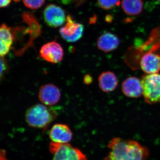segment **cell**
<instances>
[{"mask_svg":"<svg viewBox=\"0 0 160 160\" xmlns=\"http://www.w3.org/2000/svg\"><path fill=\"white\" fill-rule=\"evenodd\" d=\"M108 148L104 160H146L149 156V149L134 140L113 138Z\"/></svg>","mask_w":160,"mask_h":160,"instance_id":"1","label":"cell"},{"mask_svg":"<svg viewBox=\"0 0 160 160\" xmlns=\"http://www.w3.org/2000/svg\"><path fill=\"white\" fill-rule=\"evenodd\" d=\"M57 116V111L53 107L38 104L27 109L25 114V120L29 127L46 129Z\"/></svg>","mask_w":160,"mask_h":160,"instance_id":"2","label":"cell"},{"mask_svg":"<svg viewBox=\"0 0 160 160\" xmlns=\"http://www.w3.org/2000/svg\"><path fill=\"white\" fill-rule=\"evenodd\" d=\"M142 96L150 105L160 102V73L146 74L141 79Z\"/></svg>","mask_w":160,"mask_h":160,"instance_id":"3","label":"cell"},{"mask_svg":"<svg viewBox=\"0 0 160 160\" xmlns=\"http://www.w3.org/2000/svg\"><path fill=\"white\" fill-rule=\"evenodd\" d=\"M49 150L53 156L52 160H88L82 152L69 143L59 144L51 142Z\"/></svg>","mask_w":160,"mask_h":160,"instance_id":"4","label":"cell"},{"mask_svg":"<svg viewBox=\"0 0 160 160\" xmlns=\"http://www.w3.org/2000/svg\"><path fill=\"white\" fill-rule=\"evenodd\" d=\"M84 27L82 24L77 22L71 15L66 18L65 26L60 29L59 32L62 38L68 42H75L80 40L84 33Z\"/></svg>","mask_w":160,"mask_h":160,"instance_id":"5","label":"cell"},{"mask_svg":"<svg viewBox=\"0 0 160 160\" xmlns=\"http://www.w3.org/2000/svg\"><path fill=\"white\" fill-rule=\"evenodd\" d=\"M40 58L52 64H57L62 61L64 52L62 47L55 41L44 44L40 49Z\"/></svg>","mask_w":160,"mask_h":160,"instance_id":"6","label":"cell"},{"mask_svg":"<svg viewBox=\"0 0 160 160\" xmlns=\"http://www.w3.org/2000/svg\"><path fill=\"white\" fill-rule=\"evenodd\" d=\"M43 15L47 25L53 28L62 26L66 21L64 9L54 4H49L46 6L43 11Z\"/></svg>","mask_w":160,"mask_h":160,"instance_id":"7","label":"cell"},{"mask_svg":"<svg viewBox=\"0 0 160 160\" xmlns=\"http://www.w3.org/2000/svg\"><path fill=\"white\" fill-rule=\"evenodd\" d=\"M61 97L60 89L53 84H45L40 88L39 99L41 102L46 106L55 105L60 101Z\"/></svg>","mask_w":160,"mask_h":160,"instance_id":"8","label":"cell"},{"mask_svg":"<svg viewBox=\"0 0 160 160\" xmlns=\"http://www.w3.org/2000/svg\"><path fill=\"white\" fill-rule=\"evenodd\" d=\"M73 134L69 126L66 124L57 123L52 126L49 132L51 142L59 144H67L72 139Z\"/></svg>","mask_w":160,"mask_h":160,"instance_id":"9","label":"cell"},{"mask_svg":"<svg viewBox=\"0 0 160 160\" xmlns=\"http://www.w3.org/2000/svg\"><path fill=\"white\" fill-rule=\"evenodd\" d=\"M140 67L146 74L158 73L160 71V55L153 52L143 54L140 62Z\"/></svg>","mask_w":160,"mask_h":160,"instance_id":"10","label":"cell"},{"mask_svg":"<svg viewBox=\"0 0 160 160\" xmlns=\"http://www.w3.org/2000/svg\"><path fill=\"white\" fill-rule=\"evenodd\" d=\"M122 90L127 97L137 98L142 96L141 79L135 77L127 78L122 84Z\"/></svg>","mask_w":160,"mask_h":160,"instance_id":"11","label":"cell"},{"mask_svg":"<svg viewBox=\"0 0 160 160\" xmlns=\"http://www.w3.org/2000/svg\"><path fill=\"white\" fill-rule=\"evenodd\" d=\"M120 41L117 36L112 32H105L98 39V48L104 52H110L115 50L119 46Z\"/></svg>","mask_w":160,"mask_h":160,"instance_id":"12","label":"cell"},{"mask_svg":"<svg viewBox=\"0 0 160 160\" xmlns=\"http://www.w3.org/2000/svg\"><path fill=\"white\" fill-rule=\"evenodd\" d=\"M14 33L5 24L0 26V56L4 57L10 51L14 41Z\"/></svg>","mask_w":160,"mask_h":160,"instance_id":"13","label":"cell"},{"mask_svg":"<svg viewBox=\"0 0 160 160\" xmlns=\"http://www.w3.org/2000/svg\"><path fill=\"white\" fill-rule=\"evenodd\" d=\"M99 87L103 92H110L114 91L118 86L117 78L114 72L105 71L98 78Z\"/></svg>","mask_w":160,"mask_h":160,"instance_id":"14","label":"cell"},{"mask_svg":"<svg viewBox=\"0 0 160 160\" xmlns=\"http://www.w3.org/2000/svg\"><path fill=\"white\" fill-rule=\"evenodd\" d=\"M142 0H122V8L125 13L130 16H136L142 11Z\"/></svg>","mask_w":160,"mask_h":160,"instance_id":"15","label":"cell"},{"mask_svg":"<svg viewBox=\"0 0 160 160\" xmlns=\"http://www.w3.org/2000/svg\"><path fill=\"white\" fill-rule=\"evenodd\" d=\"M98 4L100 7L105 10L113 9L119 6L120 0H98Z\"/></svg>","mask_w":160,"mask_h":160,"instance_id":"16","label":"cell"},{"mask_svg":"<svg viewBox=\"0 0 160 160\" xmlns=\"http://www.w3.org/2000/svg\"><path fill=\"white\" fill-rule=\"evenodd\" d=\"M24 5L29 9H38L44 5L46 0H23Z\"/></svg>","mask_w":160,"mask_h":160,"instance_id":"17","label":"cell"},{"mask_svg":"<svg viewBox=\"0 0 160 160\" xmlns=\"http://www.w3.org/2000/svg\"><path fill=\"white\" fill-rule=\"evenodd\" d=\"M8 66L4 57L0 56V82L2 80L7 71Z\"/></svg>","mask_w":160,"mask_h":160,"instance_id":"18","label":"cell"},{"mask_svg":"<svg viewBox=\"0 0 160 160\" xmlns=\"http://www.w3.org/2000/svg\"><path fill=\"white\" fill-rule=\"evenodd\" d=\"M0 160H10L7 157L6 150L1 148H0Z\"/></svg>","mask_w":160,"mask_h":160,"instance_id":"19","label":"cell"},{"mask_svg":"<svg viewBox=\"0 0 160 160\" xmlns=\"http://www.w3.org/2000/svg\"><path fill=\"white\" fill-rule=\"evenodd\" d=\"M84 82L86 85H89L92 82V78L90 75H86L84 77Z\"/></svg>","mask_w":160,"mask_h":160,"instance_id":"20","label":"cell"},{"mask_svg":"<svg viewBox=\"0 0 160 160\" xmlns=\"http://www.w3.org/2000/svg\"><path fill=\"white\" fill-rule=\"evenodd\" d=\"M11 0H0V7H6L9 5Z\"/></svg>","mask_w":160,"mask_h":160,"instance_id":"21","label":"cell"},{"mask_svg":"<svg viewBox=\"0 0 160 160\" xmlns=\"http://www.w3.org/2000/svg\"><path fill=\"white\" fill-rule=\"evenodd\" d=\"M57 1H58L63 4H68L70 3L71 0H56Z\"/></svg>","mask_w":160,"mask_h":160,"instance_id":"22","label":"cell"},{"mask_svg":"<svg viewBox=\"0 0 160 160\" xmlns=\"http://www.w3.org/2000/svg\"><path fill=\"white\" fill-rule=\"evenodd\" d=\"M83 1H84V0H76V1L78 3H79V4L82 3Z\"/></svg>","mask_w":160,"mask_h":160,"instance_id":"23","label":"cell"},{"mask_svg":"<svg viewBox=\"0 0 160 160\" xmlns=\"http://www.w3.org/2000/svg\"><path fill=\"white\" fill-rule=\"evenodd\" d=\"M14 1H15V2H19V1H20V0H14Z\"/></svg>","mask_w":160,"mask_h":160,"instance_id":"24","label":"cell"},{"mask_svg":"<svg viewBox=\"0 0 160 160\" xmlns=\"http://www.w3.org/2000/svg\"><path fill=\"white\" fill-rule=\"evenodd\" d=\"M158 1L160 3V0H158Z\"/></svg>","mask_w":160,"mask_h":160,"instance_id":"25","label":"cell"}]
</instances>
